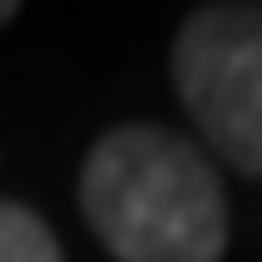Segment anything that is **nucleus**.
I'll use <instances>...</instances> for the list:
<instances>
[{"instance_id": "nucleus-2", "label": "nucleus", "mask_w": 262, "mask_h": 262, "mask_svg": "<svg viewBox=\"0 0 262 262\" xmlns=\"http://www.w3.org/2000/svg\"><path fill=\"white\" fill-rule=\"evenodd\" d=\"M169 75L219 162L262 175V7H193L175 31Z\"/></svg>"}, {"instance_id": "nucleus-4", "label": "nucleus", "mask_w": 262, "mask_h": 262, "mask_svg": "<svg viewBox=\"0 0 262 262\" xmlns=\"http://www.w3.org/2000/svg\"><path fill=\"white\" fill-rule=\"evenodd\" d=\"M13 13H19V7H13V0H0V25H7V19H13Z\"/></svg>"}, {"instance_id": "nucleus-3", "label": "nucleus", "mask_w": 262, "mask_h": 262, "mask_svg": "<svg viewBox=\"0 0 262 262\" xmlns=\"http://www.w3.org/2000/svg\"><path fill=\"white\" fill-rule=\"evenodd\" d=\"M0 262H62L50 225L19 200H0Z\"/></svg>"}, {"instance_id": "nucleus-1", "label": "nucleus", "mask_w": 262, "mask_h": 262, "mask_svg": "<svg viewBox=\"0 0 262 262\" xmlns=\"http://www.w3.org/2000/svg\"><path fill=\"white\" fill-rule=\"evenodd\" d=\"M81 212L119 262H219L231 244L212 156L162 125H119L88 150Z\"/></svg>"}]
</instances>
